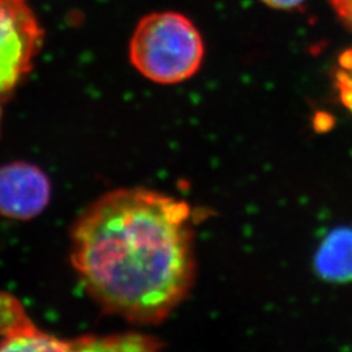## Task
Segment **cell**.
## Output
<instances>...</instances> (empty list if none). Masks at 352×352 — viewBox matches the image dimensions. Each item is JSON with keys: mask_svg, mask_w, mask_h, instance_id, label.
<instances>
[{"mask_svg": "<svg viewBox=\"0 0 352 352\" xmlns=\"http://www.w3.org/2000/svg\"><path fill=\"white\" fill-rule=\"evenodd\" d=\"M342 23L352 30V0H329Z\"/></svg>", "mask_w": 352, "mask_h": 352, "instance_id": "9", "label": "cell"}, {"mask_svg": "<svg viewBox=\"0 0 352 352\" xmlns=\"http://www.w3.org/2000/svg\"><path fill=\"white\" fill-rule=\"evenodd\" d=\"M336 74V87L344 106L352 111V49L342 52Z\"/></svg>", "mask_w": 352, "mask_h": 352, "instance_id": "8", "label": "cell"}, {"mask_svg": "<svg viewBox=\"0 0 352 352\" xmlns=\"http://www.w3.org/2000/svg\"><path fill=\"white\" fill-rule=\"evenodd\" d=\"M270 8L276 10H294L300 7L305 0H261Z\"/></svg>", "mask_w": 352, "mask_h": 352, "instance_id": "10", "label": "cell"}, {"mask_svg": "<svg viewBox=\"0 0 352 352\" xmlns=\"http://www.w3.org/2000/svg\"><path fill=\"white\" fill-rule=\"evenodd\" d=\"M0 122H1V106H0Z\"/></svg>", "mask_w": 352, "mask_h": 352, "instance_id": "11", "label": "cell"}, {"mask_svg": "<svg viewBox=\"0 0 352 352\" xmlns=\"http://www.w3.org/2000/svg\"><path fill=\"white\" fill-rule=\"evenodd\" d=\"M51 199V183L36 164L12 162L0 167V215L29 221L43 213Z\"/></svg>", "mask_w": 352, "mask_h": 352, "instance_id": "4", "label": "cell"}, {"mask_svg": "<svg viewBox=\"0 0 352 352\" xmlns=\"http://www.w3.org/2000/svg\"><path fill=\"white\" fill-rule=\"evenodd\" d=\"M45 32L28 0H0V96L32 71Z\"/></svg>", "mask_w": 352, "mask_h": 352, "instance_id": "3", "label": "cell"}, {"mask_svg": "<svg viewBox=\"0 0 352 352\" xmlns=\"http://www.w3.org/2000/svg\"><path fill=\"white\" fill-rule=\"evenodd\" d=\"M190 206L146 188L91 202L71 228V264L103 312L157 325L186 300L196 278Z\"/></svg>", "mask_w": 352, "mask_h": 352, "instance_id": "1", "label": "cell"}, {"mask_svg": "<svg viewBox=\"0 0 352 352\" xmlns=\"http://www.w3.org/2000/svg\"><path fill=\"white\" fill-rule=\"evenodd\" d=\"M161 347V340L138 333L82 336L72 340V351H155Z\"/></svg>", "mask_w": 352, "mask_h": 352, "instance_id": "7", "label": "cell"}, {"mask_svg": "<svg viewBox=\"0 0 352 352\" xmlns=\"http://www.w3.org/2000/svg\"><path fill=\"white\" fill-rule=\"evenodd\" d=\"M316 269L331 282L352 280V228L333 230L316 256Z\"/></svg>", "mask_w": 352, "mask_h": 352, "instance_id": "6", "label": "cell"}, {"mask_svg": "<svg viewBox=\"0 0 352 352\" xmlns=\"http://www.w3.org/2000/svg\"><path fill=\"white\" fill-rule=\"evenodd\" d=\"M0 351H72V340L41 330L17 298L0 292Z\"/></svg>", "mask_w": 352, "mask_h": 352, "instance_id": "5", "label": "cell"}, {"mask_svg": "<svg viewBox=\"0 0 352 352\" xmlns=\"http://www.w3.org/2000/svg\"><path fill=\"white\" fill-rule=\"evenodd\" d=\"M204 41L182 13H151L140 20L129 42V60L145 78L174 85L196 75L204 60Z\"/></svg>", "mask_w": 352, "mask_h": 352, "instance_id": "2", "label": "cell"}]
</instances>
